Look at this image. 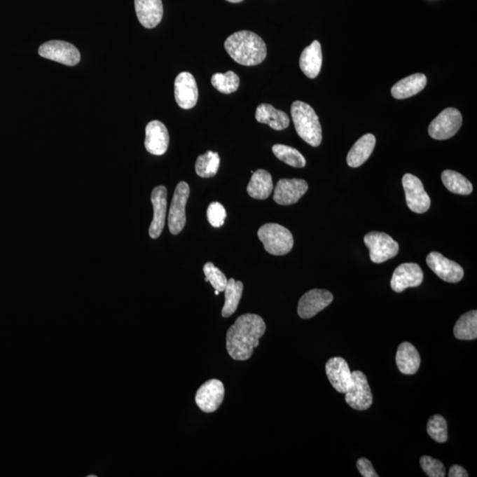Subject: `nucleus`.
Wrapping results in <instances>:
<instances>
[{
    "label": "nucleus",
    "instance_id": "obj_22",
    "mask_svg": "<svg viewBox=\"0 0 477 477\" xmlns=\"http://www.w3.org/2000/svg\"><path fill=\"white\" fill-rule=\"evenodd\" d=\"M256 118L259 123L269 125L277 131L286 130L290 124L289 115L269 104H261L256 108Z\"/></svg>",
    "mask_w": 477,
    "mask_h": 477
},
{
    "label": "nucleus",
    "instance_id": "obj_30",
    "mask_svg": "<svg viewBox=\"0 0 477 477\" xmlns=\"http://www.w3.org/2000/svg\"><path fill=\"white\" fill-rule=\"evenodd\" d=\"M221 158L216 152L207 151L199 155L195 162L196 174L202 178L214 177L219 171Z\"/></svg>",
    "mask_w": 477,
    "mask_h": 477
},
{
    "label": "nucleus",
    "instance_id": "obj_11",
    "mask_svg": "<svg viewBox=\"0 0 477 477\" xmlns=\"http://www.w3.org/2000/svg\"><path fill=\"white\" fill-rule=\"evenodd\" d=\"M225 398V387L221 380L205 382L195 394V403L205 413L218 410Z\"/></svg>",
    "mask_w": 477,
    "mask_h": 477
},
{
    "label": "nucleus",
    "instance_id": "obj_20",
    "mask_svg": "<svg viewBox=\"0 0 477 477\" xmlns=\"http://www.w3.org/2000/svg\"><path fill=\"white\" fill-rule=\"evenodd\" d=\"M135 12L141 25L147 29L157 27L163 18L161 0H134Z\"/></svg>",
    "mask_w": 477,
    "mask_h": 477
},
{
    "label": "nucleus",
    "instance_id": "obj_16",
    "mask_svg": "<svg viewBox=\"0 0 477 477\" xmlns=\"http://www.w3.org/2000/svg\"><path fill=\"white\" fill-rule=\"evenodd\" d=\"M174 95L176 102L182 109H191L198 103V84L191 73L182 72L176 77Z\"/></svg>",
    "mask_w": 477,
    "mask_h": 477
},
{
    "label": "nucleus",
    "instance_id": "obj_12",
    "mask_svg": "<svg viewBox=\"0 0 477 477\" xmlns=\"http://www.w3.org/2000/svg\"><path fill=\"white\" fill-rule=\"evenodd\" d=\"M333 300V293L327 290L312 289L304 293L298 304L297 312L303 319L316 316Z\"/></svg>",
    "mask_w": 477,
    "mask_h": 477
},
{
    "label": "nucleus",
    "instance_id": "obj_40",
    "mask_svg": "<svg viewBox=\"0 0 477 477\" xmlns=\"http://www.w3.org/2000/svg\"><path fill=\"white\" fill-rule=\"evenodd\" d=\"M219 293H221V292H219V291L215 290V294H216V296H219Z\"/></svg>",
    "mask_w": 477,
    "mask_h": 477
},
{
    "label": "nucleus",
    "instance_id": "obj_35",
    "mask_svg": "<svg viewBox=\"0 0 477 477\" xmlns=\"http://www.w3.org/2000/svg\"><path fill=\"white\" fill-rule=\"evenodd\" d=\"M422 470L429 477H444L445 468L441 462L431 458L429 456H422L420 459Z\"/></svg>",
    "mask_w": 477,
    "mask_h": 477
},
{
    "label": "nucleus",
    "instance_id": "obj_37",
    "mask_svg": "<svg viewBox=\"0 0 477 477\" xmlns=\"http://www.w3.org/2000/svg\"><path fill=\"white\" fill-rule=\"evenodd\" d=\"M357 469L361 476L364 477H378V475L375 473L373 466L368 459L361 458L357 462Z\"/></svg>",
    "mask_w": 477,
    "mask_h": 477
},
{
    "label": "nucleus",
    "instance_id": "obj_10",
    "mask_svg": "<svg viewBox=\"0 0 477 477\" xmlns=\"http://www.w3.org/2000/svg\"><path fill=\"white\" fill-rule=\"evenodd\" d=\"M39 53L40 56L47 60L70 67L77 65L81 60L79 50L76 46L57 40L43 43L40 46Z\"/></svg>",
    "mask_w": 477,
    "mask_h": 477
},
{
    "label": "nucleus",
    "instance_id": "obj_1",
    "mask_svg": "<svg viewBox=\"0 0 477 477\" xmlns=\"http://www.w3.org/2000/svg\"><path fill=\"white\" fill-rule=\"evenodd\" d=\"M265 331V321L258 314H244L237 318L226 333V350L230 357L236 361L249 360Z\"/></svg>",
    "mask_w": 477,
    "mask_h": 477
},
{
    "label": "nucleus",
    "instance_id": "obj_13",
    "mask_svg": "<svg viewBox=\"0 0 477 477\" xmlns=\"http://www.w3.org/2000/svg\"><path fill=\"white\" fill-rule=\"evenodd\" d=\"M429 269L448 283H458L464 277V270L458 263L446 258L438 252L429 253L426 258Z\"/></svg>",
    "mask_w": 477,
    "mask_h": 477
},
{
    "label": "nucleus",
    "instance_id": "obj_23",
    "mask_svg": "<svg viewBox=\"0 0 477 477\" xmlns=\"http://www.w3.org/2000/svg\"><path fill=\"white\" fill-rule=\"evenodd\" d=\"M396 364L402 374L414 375L420 368V355L411 343H401L396 354Z\"/></svg>",
    "mask_w": 477,
    "mask_h": 477
},
{
    "label": "nucleus",
    "instance_id": "obj_5",
    "mask_svg": "<svg viewBox=\"0 0 477 477\" xmlns=\"http://www.w3.org/2000/svg\"><path fill=\"white\" fill-rule=\"evenodd\" d=\"M462 125V116L455 108H446L431 121L429 134L435 140H448L455 137Z\"/></svg>",
    "mask_w": 477,
    "mask_h": 477
},
{
    "label": "nucleus",
    "instance_id": "obj_8",
    "mask_svg": "<svg viewBox=\"0 0 477 477\" xmlns=\"http://www.w3.org/2000/svg\"><path fill=\"white\" fill-rule=\"evenodd\" d=\"M402 185L406 195L408 207L418 214L428 212L431 207V198L425 191L420 179L411 174H406L402 178Z\"/></svg>",
    "mask_w": 477,
    "mask_h": 477
},
{
    "label": "nucleus",
    "instance_id": "obj_7",
    "mask_svg": "<svg viewBox=\"0 0 477 477\" xmlns=\"http://www.w3.org/2000/svg\"><path fill=\"white\" fill-rule=\"evenodd\" d=\"M191 194V188L187 182H179L175 188L174 198L168 214V226L172 235H179L185 228L187 218H186V205Z\"/></svg>",
    "mask_w": 477,
    "mask_h": 477
},
{
    "label": "nucleus",
    "instance_id": "obj_29",
    "mask_svg": "<svg viewBox=\"0 0 477 477\" xmlns=\"http://www.w3.org/2000/svg\"><path fill=\"white\" fill-rule=\"evenodd\" d=\"M225 304L222 310L223 317H231L239 306L242 296L243 284L230 279L225 289Z\"/></svg>",
    "mask_w": 477,
    "mask_h": 477
},
{
    "label": "nucleus",
    "instance_id": "obj_19",
    "mask_svg": "<svg viewBox=\"0 0 477 477\" xmlns=\"http://www.w3.org/2000/svg\"><path fill=\"white\" fill-rule=\"evenodd\" d=\"M144 145L148 152L155 155H162L167 152L169 134L167 127L161 121H151L146 127Z\"/></svg>",
    "mask_w": 477,
    "mask_h": 477
},
{
    "label": "nucleus",
    "instance_id": "obj_6",
    "mask_svg": "<svg viewBox=\"0 0 477 477\" xmlns=\"http://www.w3.org/2000/svg\"><path fill=\"white\" fill-rule=\"evenodd\" d=\"M364 243L370 249L371 261L381 263L398 255L399 244L387 233L371 232L364 237Z\"/></svg>",
    "mask_w": 477,
    "mask_h": 477
},
{
    "label": "nucleus",
    "instance_id": "obj_15",
    "mask_svg": "<svg viewBox=\"0 0 477 477\" xmlns=\"http://www.w3.org/2000/svg\"><path fill=\"white\" fill-rule=\"evenodd\" d=\"M422 280H424V272L417 263H402L392 274L391 287L394 292L401 293L408 287L420 286Z\"/></svg>",
    "mask_w": 477,
    "mask_h": 477
},
{
    "label": "nucleus",
    "instance_id": "obj_14",
    "mask_svg": "<svg viewBox=\"0 0 477 477\" xmlns=\"http://www.w3.org/2000/svg\"><path fill=\"white\" fill-rule=\"evenodd\" d=\"M309 189V185L300 179H282L274 189L273 200L279 205L296 204Z\"/></svg>",
    "mask_w": 477,
    "mask_h": 477
},
{
    "label": "nucleus",
    "instance_id": "obj_31",
    "mask_svg": "<svg viewBox=\"0 0 477 477\" xmlns=\"http://www.w3.org/2000/svg\"><path fill=\"white\" fill-rule=\"evenodd\" d=\"M272 151L279 160L290 167L303 168L306 165V159L296 148L287 146V145L275 144L272 147Z\"/></svg>",
    "mask_w": 477,
    "mask_h": 477
},
{
    "label": "nucleus",
    "instance_id": "obj_21",
    "mask_svg": "<svg viewBox=\"0 0 477 477\" xmlns=\"http://www.w3.org/2000/svg\"><path fill=\"white\" fill-rule=\"evenodd\" d=\"M323 53L320 43L314 40L303 50L300 57V67L306 76L314 79L318 76L322 67Z\"/></svg>",
    "mask_w": 477,
    "mask_h": 477
},
{
    "label": "nucleus",
    "instance_id": "obj_9",
    "mask_svg": "<svg viewBox=\"0 0 477 477\" xmlns=\"http://www.w3.org/2000/svg\"><path fill=\"white\" fill-rule=\"evenodd\" d=\"M345 394L347 403L355 410H367L373 402L366 375L359 371L352 372V385Z\"/></svg>",
    "mask_w": 477,
    "mask_h": 477
},
{
    "label": "nucleus",
    "instance_id": "obj_27",
    "mask_svg": "<svg viewBox=\"0 0 477 477\" xmlns=\"http://www.w3.org/2000/svg\"><path fill=\"white\" fill-rule=\"evenodd\" d=\"M453 333L458 340H476L477 338V311L471 310L462 314L453 328Z\"/></svg>",
    "mask_w": 477,
    "mask_h": 477
},
{
    "label": "nucleus",
    "instance_id": "obj_33",
    "mask_svg": "<svg viewBox=\"0 0 477 477\" xmlns=\"http://www.w3.org/2000/svg\"><path fill=\"white\" fill-rule=\"evenodd\" d=\"M427 431L433 441L438 443L448 441V424H446L445 419L442 415H436L429 418Z\"/></svg>",
    "mask_w": 477,
    "mask_h": 477
},
{
    "label": "nucleus",
    "instance_id": "obj_3",
    "mask_svg": "<svg viewBox=\"0 0 477 477\" xmlns=\"http://www.w3.org/2000/svg\"><path fill=\"white\" fill-rule=\"evenodd\" d=\"M294 127L299 137L312 147L322 143V127L313 108L302 101H296L291 106Z\"/></svg>",
    "mask_w": 477,
    "mask_h": 477
},
{
    "label": "nucleus",
    "instance_id": "obj_24",
    "mask_svg": "<svg viewBox=\"0 0 477 477\" xmlns=\"http://www.w3.org/2000/svg\"><path fill=\"white\" fill-rule=\"evenodd\" d=\"M375 145L374 134H367L361 137L354 144L347 157V165L350 167L357 168L361 167L371 157Z\"/></svg>",
    "mask_w": 477,
    "mask_h": 477
},
{
    "label": "nucleus",
    "instance_id": "obj_18",
    "mask_svg": "<svg viewBox=\"0 0 477 477\" xmlns=\"http://www.w3.org/2000/svg\"><path fill=\"white\" fill-rule=\"evenodd\" d=\"M326 371L328 380L335 390L346 394L352 385V372L347 361L341 357H333L327 361Z\"/></svg>",
    "mask_w": 477,
    "mask_h": 477
},
{
    "label": "nucleus",
    "instance_id": "obj_26",
    "mask_svg": "<svg viewBox=\"0 0 477 477\" xmlns=\"http://www.w3.org/2000/svg\"><path fill=\"white\" fill-rule=\"evenodd\" d=\"M247 191L249 196L254 199H258V200H265L269 198L273 191L272 177L269 172L259 169L252 174L251 180H250L247 188Z\"/></svg>",
    "mask_w": 477,
    "mask_h": 477
},
{
    "label": "nucleus",
    "instance_id": "obj_32",
    "mask_svg": "<svg viewBox=\"0 0 477 477\" xmlns=\"http://www.w3.org/2000/svg\"><path fill=\"white\" fill-rule=\"evenodd\" d=\"M212 84L219 92L231 94L239 89L240 78L233 71L225 74L216 73L212 77Z\"/></svg>",
    "mask_w": 477,
    "mask_h": 477
},
{
    "label": "nucleus",
    "instance_id": "obj_17",
    "mask_svg": "<svg viewBox=\"0 0 477 477\" xmlns=\"http://www.w3.org/2000/svg\"><path fill=\"white\" fill-rule=\"evenodd\" d=\"M151 202L153 205V219L148 229L151 238L158 239L165 228L167 212V189L164 186L155 187L151 193Z\"/></svg>",
    "mask_w": 477,
    "mask_h": 477
},
{
    "label": "nucleus",
    "instance_id": "obj_28",
    "mask_svg": "<svg viewBox=\"0 0 477 477\" xmlns=\"http://www.w3.org/2000/svg\"><path fill=\"white\" fill-rule=\"evenodd\" d=\"M443 184L453 194L468 195L473 191V186L468 179L455 171L445 170L441 175Z\"/></svg>",
    "mask_w": 477,
    "mask_h": 477
},
{
    "label": "nucleus",
    "instance_id": "obj_34",
    "mask_svg": "<svg viewBox=\"0 0 477 477\" xmlns=\"http://www.w3.org/2000/svg\"><path fill=\"white\" fill-rule=\"evenodd\" d=\"M204 272L206 277V282L211 283L215 290H218L221 293L224 292L228 280L218 267H216L211 262L206 263L204 266Z\"/></svg>",
    "mask_w": 477,
    "mask_h": 477
},
{
    "label": "nucleus",
    "instance_id": "obj_25",
    "mask_svg": "<svg viewBox=\"0 0 477 477\" xmlns=\"http://www.w3.org/2000/svg\"><path fill=\"white\" fill-rule=\"evenodd\" d=\"M427 84V77L415 74L404 78L392 88L391 93L396 99H406L421 92Z\"/></svg>",
    "mask_w": 477,
    "mask_h": 477
},
{
    "label": "nucleus",
    "instance_id": "obj_38",
    "mask_svg": "<svg viewBox=\"0 0 477 477\" xmlns=\"http://www.w3.org/2000/svg\"><path fill=\"white\" fill-rule=\"evenodd\" d=\"M449 477H468L469 473L462 466L455 465L452 466L449 470L448 473Z\"/></svg>",
    "mask_w": 477,
    "mask_h": 477
},
{
    "label": "nucleus",
    "instance_id": "obj_4",
    "mask_svg": "<svg viewBox=\"0 0 477 477\" xmlns=\"http://www.w3.org/2000/svg\"><path fill=\"white\" fill-rule=\"evenodd\" d=\"M257 235L270 255L285 256L293 249V235L282 225L268 223L259 228Z\"/></svg>",
    "mask_w": 477,
    "mask_h": 477
},
{
    "label": "nucleus",
    "instance_id": "obj_36",
    "mask_svg": "<svg viewBox=\"0 0 477 477\" xmlns=\"http://www.w3.org/2000/svg\"><path fill=\"white\" fill-rule=\"evenodd\" d=\"M226 218V209L221 202H214L209 205L207 209V219L209 224H211L213 228H221V226L224 225Z\"/></svg>",
    "mask_w": 477,
    "mask_h": 477
},
{
    "label": "nucleus",
    "instance_id": "obj_2",
    "mask_svg": "<svg viewBox=\"0 0 477 477\" xmlns=\"http://www.w3.org/2000/svg\"><path fill=\"white\" fill-rule=\"evenodd\" d=\"M224 46L229 56L242 66L259 65L267 56L265 43L256 33L248 30L233 33L226 40Z\"/></svg>",
    "mask_w": 477,
    "mask_h": 477
},
{
    "label": "nucleus",
    "instance_id": "obj_39",
    "mask_svg": "<svg viewBox=\"0 0 477 477\" xmlns=\"http://www.w3.org/2000/svg\"><path fill=\"white\" fill-rule=\"evenodd\" d=\"M226 1L231 3H241L243 1V0H226Z\"/></svg>",
    "mask_w": 477,
    "mask_h": 477
}]
</instances>
